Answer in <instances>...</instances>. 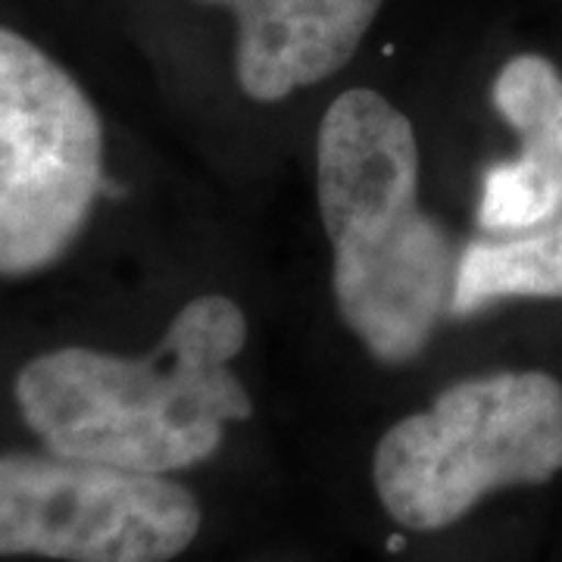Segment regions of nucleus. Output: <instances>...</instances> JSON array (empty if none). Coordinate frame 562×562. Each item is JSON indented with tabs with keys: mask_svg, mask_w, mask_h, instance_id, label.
<instances>
[{
	"mask_svg": "<svg viewBox=\"0 0 562 562\" xmlns=\"http://www.w3.org/2000/svg\"><path fill=\"white\" fill-rule=\"evenodd\" d=\"M319 213L331 250L375 241L419 213L413 122L372 88H350L322 116Z\"/></svg>",
	"mask_w": 562,
	"mask_h": 562,
	"instance_id": "nucleus-5",
	"label": "nucleus"
},
{
	"mask_svg": "<svg viewBox=\"0 0 562 562\" xmlns=\"http://www.w3.org/2000/svg\"><path fill=\"white\" fill-rule=\"evenodd\" d=\"M244 344L241 306L203 294L140 353L91 341L25 350L3 379V397L50 453L172 475L210 460L225 425L254 416V401L232 372Z\"/></svg>",
	"mask_w": 562,
	"mask_h": 562,
	"instance_id": "nucleus-1",
	"label": "nucleus"
},
{
	"mask_svg": "<svg viewBox=\"0 0 562 562\" xmlns=\"http://www.w3.org/2000/svg\"><path fill=\"white\" fill-rule=\"evenodd\" d=\"M494 106L522 138V154L562 169V72L538 54L513 57L494 81Z\"/></svg>",
	"mask_w": 562,
	"mask_h": 562,
	"instance_id": "nucleus-9",
	"label": "nucleus"
},
{
	"mask_svg": "<svg viewBox=\"0 0 562 562\" xmlns=\"http://www.w3.org/2000/svg\"><path fill=\"white\" fill-rule=\"evenodd\" d=\"M403 547H406V541H403L401 535H397V538H391V541H387V550H403Z\"/></svg>",
	"mask_w": 562,
	"mask_h": 562,
	"instance_id": "nucleus-11",
	"label": "nucleus"
},
{
	"mask_svg": "<svg viewBox=\"0 0 562 562\" xmlns=\"http://www.w3.org/2000/svg\"><path fill=\"white\" fill-rule=\"evenodd\" d=\"M506 297H562V213L522 235L465 244L450 313L472 316Z\"/></svg>",
	"mask_w": 562,
	"mask_h": 562,
	"instance_id": "nucleus-8",
	"label": "nucleus"
},
{
	"mask_svg": "<svg viewBox=\"0 0 562 562\" xmlns=\"http://www.w3.org/2000/svg\"><path fill=\"white\" fill-rule=\"evenodd\" d=\"M238 16L235 69L244 94L284 101L335 76L357 54L382 0H201Z\"/></svg>",
	"mask_w": 562,
	"mask_h": 562,
	"instance_id": "nucleus-7",
	"label": "nucleus"
},
{
	"mask_svg": "<svg viewBox=\"0 0 562 562\" xmlns=\"http://www.w3.org/2000/svg\"><path fill=\"white\" fill-rule=\"evenodd\" d=\"M562 213V169L535 157L494 162L482 181L479 225L484 235H522Z\"/></svg>",
	"mask_w": 562,
	"mask_h": 562,
	"instance_id": "nucleus-10",
	"label": "nucleus"
},
{
	"mask_svg": "<svg viewBox=\"0 0 562 562\" xmlns=\"http://www.w3.org/2000/svg\"><path fill=\"white\" fill-rule=\"evenodd\" d=\"M125 194L88 88L38 41L0 22V288L60 269L103 206Z\"/></svg>",
	"mask_w": 562,
	"mask_h": 562,
	"instance_id": "nucleus-2",
	"label": "nucleus"
},
{
	"mask_svg": "<svg viewBox=\"0 0 562 562\" xmlns=\"http://www.w3.org/2000/svg\"><path fill=\"white\" fill-rule=\"evenodd\" d=\"M457 262L441 222L419 210L391 235L335 250L331 291L347 328L382 362H406L453 303Z\"/></svg>",
	"mask_w": 562,
	"mask_h": 562,
	"instance_id": "nucleus-6",
	"label": "nucleus"
},
{
	"mask_svg": "<svg viewBox=\"0 0 562 562\" xmlns=\"http://www.w3.org/2000/svg\"><path fill=\"white\" fill-rule=\"evenodd\" d=\"M198 497L50 450H0V560L172 562L201 535Z\"/></svg>",
	"mask_w": 562,
	"mask_h": 562,
	"instance_id": "nucleus-4",
	"label": "nucleus"
},
{
	"mask_svg": "<svg viewBox=\"0 0 562 562\" xmlns=\"http://www.w3.org/2000/svg\"><path fill=\"white\" fill-rule=\"evenodd\" d=\"M562 472V382L547 372H491L443 387L384 431L372 479L387 516L441 531L506 487Z\"/></svg>",
	"mask_w": 562,
	"mask_h": 562,
	"instance_id": "nucleus-3",
	"label": "nucleus"
}]
</instances>
